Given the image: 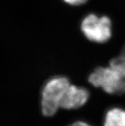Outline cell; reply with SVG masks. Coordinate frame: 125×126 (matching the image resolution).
<instances>
[{
    "label": "cell",
    "instance_id": "6da1fadb",
    "mask_svg": "<svg viewBox=\"0 0 125 126\" xmlns=\"http://www.w3.org/2000/svg\"><path fill=\"white\" fill-rule=\"evenodd\" d=\"M88 82L107 94H125V67L117 56L110 60L107 66L96 67L88 76Z\"/></svg>",
    "mask_w": 125,
    "mask_h": 126
},
{
    "label": "cell",
    "instance_id": "7a4b0ae2",
    "mask_svg": "<svg viewBox=\"0 0 125 126\" xmlns=\"http://www.w3.org/2000/svg\"><path fill=\"white\" fill-rule=\"evenodd\" d=\"M71 84L67 76H55L49 78L41 91L42 113L45 117L54 116L61 108V102L65 92Z\"/></svg>",
    "mask_w": 125,
    "mask_h": 126
},
{
    "label": "cell",
    "instance_id": "3957f363",
    "mask_svg": "<svg viewBox=\"0 0 125 126\" xmlns=\"http://www.w3.org/2000/svg\"><path fill=\"white\" fill-rule=\"evenodd\" d=\"M80 26L84 37L94 43H106L112 36V22L107 16L88 14L82 19Z\"/></svg>",
    "mask_w": 125,
    "mask_h": 126
},
{
    "label": "cell",
    "instance_id": "277c9868",
    "mask_svg": "<svg viewBox=\"0 0 125 126\" xmlns=\"http://www.w3.org/2000/svg\"><path fill=\"white\" fill-rule=\"evenodd\" d=\"M90 97V93L83 86L71 83L65 92L61 102V108L64 110H76L85 105Z\"/></svg>",
    "mask_w": 125,
    "mask_h": 126
},
{
    "label": "cell",
    "instance_id": "5b68a950",
    "mask_svg": "<svg viewBox=\"0 0 125 126\" xmlns=\"http://www.w3.org/2000/svg\"><path fill=\"white\" fill-rule=\"evenodd\" d=\"M104 126H125V110L120 108H113L107 112Z\"/></svg>",
    "mask_w": 125,
    "mask_h": 126
},
{
    "label": "cell",
    "instance_id": "8992f818",
    "mask_svg": "<svg viewBox=\"0 0 125 126\" xmlns=\"http://www.w3.org/2000/svg\"><path fill=\"white\" fill-rule=\"evenodd\" d=\"M63 1L67 3V5L71 6H81L85 4L88 0H62Z\"/></svg>",
    "mask_w": 125,
    "mask_h": 126
},
{
    "label": "cell",
    "instance_id": "52a82bcc",
    "mask_svg": "<svg viewBox=\"0 0 125 126\" xmlns=\"http://www.w3.org/2000/svg\"><path fill=\"white\" fill-rule=\"evenodd\" d=\"M117 58L125 67V44L122 47V49L121 50L119 54L117 56Z\"/></svg>",
    "mask_w": 125,
    "mask_h": 126
},
{
    "label": "cell",
    "instance_id": "ba28073f",
    "mask_svg": "<svg viewBox=\"0 0 125 126\" xmlns=\"http://www.w3.org/2000/svg\"><path fill=\"white\" fill-rule=\"evenodd\" d=\"M69 126H91L89 124H88L86 122H84L83 121H77L75 122L74 123H73L72 124H71Z\"/></svg>",
    "mask_w": 125,
    "mask_h": 126
}]
</instances>
